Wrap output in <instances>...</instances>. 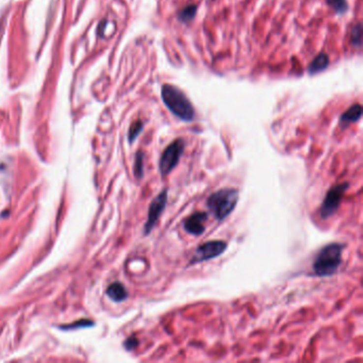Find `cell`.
I'll return each mask as SVG.
<instances>
[{
  "instance_id": "cell-1",
  "label": "cell",
  "mask_w": 363,
  "mask_h": 363,
  "mask_svg": "<svg viewBox=\"0 0 363 363\" xmlns=\"http://www.w3.org/2000/svg\"><path fill=\"white\" fill-rule=\"evenodd\" d=\"M345 245L342 243L327 244L321 248L313 262V274L316 277H330L338 273L342 264V252Z\"/></svg>"
},
{
  "instance_id": "cell-2",
  "label": "cell",
  "mask_w": 363,
  "mask_h": 363,
  "mask_svg": "<svg viewBox=\"0 0 363 363\" xmlns=\"http://www.w3.org/2000/svg\"><path fill=\"white\" fill-rule=\"evenodd\" d=\"M162 99L168 110L184 121H192L195 118V110L183 92L172 84H164L161 90Z\"/></svg>"
},
{
  "instance_id": "cell-3",
  "label": "cell",
  "mask_w": 363,
  "mask_h": 363,
  "mask_svg": "<svg viewBox=\"0 0 363 363\" xmlns=\"http://www.w3.org/2000/svg\"><path fill=\"white\" fill-rule=\"evenodd\" d=\"M239 200V191L233 187H224L208 197L207 207L217 220H223L231 214Z\"/></svg>"
},
{
  "instance_id": "cell-4",
  "label": "cell",
  "mask_w": 363,
  "mask_h": 363,
  "mask_svg": "<svg viewBox=\"0 0 363 363\" xmlns=\"http://www.w3.org/2000/svg\"><path fill=\"white\" fill-rule=\"evenodd\" d=\"M184 151V141L182 139L175 140L168 145L159 161V170L162 177L170 175L179 164V161Z\"/></svg>"
},
{
  "instance_id": "cell-5",
  "label": "cell",
  "mask_w": 363,
  "mask_h": 363,
  "mask_svg": "<svg viewBox=\"0 0 363 363\" xmlns=\"http://www.w3.org/2000/svg\"><path fill=\"white\" fill-rule=\"evenodd\" d=\"M348 186H349L348 182H344L332 187V189L327 192L326 197L324 199L320 209V214L324 219L333 215L334 213L338 211L342 202V198L344 196Z\"/></svg>"
},
{
  "instance_id": "cell-6",
  "label": "cell",
  "mask_w": 363,
  "mask_h": 363,
  "mask_svg": "<svg viewBox=\"0 0 363 363\" xmlns=\"http://www.w3.org/2000/svg\"><path fill=\"white\" fill-rule=\"evenodd\" d=\"M227 249V243L224 241H214L206 242L202 244L196 248L195 254L190 261V265H194L197 263H202L208 260H212L220 255L224 254V251Z\"/></svg>"
},
{
  "instance_id": "cell-7",
  "label": "cell",
  "mask_w": 363,
  "mask_h": 363,
  "mask_svg": "<svg viewBox=\"0 0 363 363\" xmlns=\"http://www.w3.org/2000/svg\"><path fill=\"white\" fill-rule=\"evenodd\" d=\"M166 204H167V189H164L152 199V202L149 205L147 222L144 228L145 236L149 235V233L152 231L153 227L158 223L162 213L164 212Z\"/></svg>"
},
{
  "instance_id": "cell-8",
  "label": "cell",
  "mask_w": 363,
  "mask_h": 363,
  "mask_svg": "<svg viewBox=\"0 0 363 363\" xmlns=\"http://www.w3.org/2000/svg\"><path fill=\"white\" fill-rule=\"evenodd\" d=\"M208 214L206 212H195L187 217L183 222L184 230L193 236H202L206 230L205 223Z\"/></svg>"
},
{
  "instance_id": "cell-9",
  "label": "cell",
  "mask_w": 363,
  "mask_h": 363,
  "mask_svg": "<svg viewBox=\"0 0 363 363\" xmlns=\"http://www.w3.org/2000/svg\"><path fill=\"white\" fill-rule=\"evenodd\" d=\"M107 294L109 295V297L111 298L112 301L116 302H124L125 300H127L128 297V292L126 290V288L124 287V284L121 282H114L110 286L107 290Z\"/></svg>"
},
{
  "instance_id": "cell-10",
  "label": "cell",
  "mask_w": 363,
  "mask_h": 363,
  "mask_svg": "<svg viewBox=\"0 0 363 363\" xmlns=\"http://www.w3.org/2000/svg\"><path fill=\"white\" fill-rule=\"evenodd\" d=\"M362 115V108L360 105H354L349 108L346 112L341 115L340 124L343 126H347L351 122H355L360 120Z\"/></svg>"
},
{
  "instance_id": "cell-11",
  "label": "cell",
  "mask_w": 363,
  "mask_h": 363,
  "mask_svg": "<svg viewBox=\"0 0 363 363\" xmlns=\"http://www.w3.org/2000/svg\"><path fill=\"white\" fill-rule=\"evenodd\" d=\"M328 65H329L328 56L325 54H320L319 56L314 58V60L312 62L309 64L308 72L311 75L321 73L324 69H326Z\"/></svg>"
},
{
  "instance_id": "cell-12",
  "label": "cell",
  "mask_w": 363,
  "mask_h": 363,
  "mask_svg": "<svg viewBox=\"0 0 363 363\" xmlns=\"http://www.w3.org/2000/svg\"><path fill=\"white\" fill-rule=\"evenodd\" d=\"M197 12V6L195 4H190L181 10L178 14V19L182 23H189L195 17Z\"/></svg>"
},
{
  "instance_id": "cell-13",
  "label": "cell",
  "mask_w": 363,
  "mask_h": 363,
  "mask_svg": "<svg viewBox=\"0 0 363 363\" xmlns=\"http://www.w3.org/2000/svg\"><path fill=\"white\" fill-rule=\"evenodd\" d=\"M133 172H134V176L138 179L143 178L144 176V152L143 151H138L137 154H135Z\"/></svg>"
},
{
  "instance_id": "cell-14",
  "label": "cell",
  "mask_w": 363,
  "mask_h": 363,
  "mask_svg": "<svg viewBox=\"0 0 363 363\" xmlns=\"http://www.w3.org/2000/svg\"><path fill=\"white\" fill-rule=\"evenodd\" d=\"M326 2L336 14H344L348 9V3L346 0H326Z\"/></svg>"
},
{
  "instance_id": "cell-15",
  "label": "cell",
  "mask_w": 363,
  "mask_h": 363,
  "mask_svg": "<svg viewBox=\"0 0 363 363\" xmlns=\"http://www.w3.org/2000/svg\"><path fill=\"white\" fill-rule=\"evenodd\" d=\"M351 43L353 46L360 48L362 44V27L361 24H357L354 26L351 32Z\"/></svg>"
},
{
  "instance_id": "cell-16",
  "label": "cell",
  "mask_w": 363,
  "mask_h": 363,
  "mask_svg": "<svg viewBox=\"0 0 363 363\" xmlns=\"http://www.w3.org/2000/svg\"><path fill=\"white\" fill-rule=\"evenodd\" d=\"M143 127H144V124L141 121H134L131 125L130 129H129V134H128L129 142H130V143H133L134 140L139 137V134L142 132V130H143Z\"/></svg>"
},
{
  "instance_id": "cell-17",
  "label": "cell",
  "mask_w": 363,
  "mask_h": 363,
  "mask_svg": "<svg viewBox=\"0 0 363 363\" xmlns=\"http://www.w3.org/2000/svg\"><path fill=\"white\" fill-rule=\"evenodd\" d=\"M138 344H139V341L132 336V338H129L124 343V346H125V348L127 349V351H132L133 348H135L138 346Z\"/></svg>"
},
{
  "instance_id": "cell-18",
  "label": "cell",
  "mask_w": 363,
  "mask_h": 363,
  "mask_svg": "<svg viewBox=\"0 0 363 363\" xmlns=\"http://www.w3.org/2000/svg\"><path fill=\"white\" fill-rule=\"evenodd\" d=\"M93 323L92 322H88V321H80L79 323H75L73 325H67V326H62L61 328H76V327H84V326H92Z\"/></svg>"
}]
</instances>
